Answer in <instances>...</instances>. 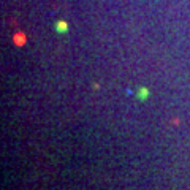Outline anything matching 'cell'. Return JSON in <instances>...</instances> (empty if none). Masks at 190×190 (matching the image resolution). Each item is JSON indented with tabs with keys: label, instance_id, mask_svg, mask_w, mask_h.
<instances>
[{
	"label": "cell",
	"instance_id": "cell-1",
	"mask_svg": "<svg viewBox=\"0 0 190 190\" xmlns=\"http://www.w3.org/2000/svg\"><path fill=\"white\" fill-rule=\"evenodd\" d=\"M55 29H57V32L64 33V32H67V29H68V25H67V22L60 21V22H57V24H55Z\"/></svg>",
	"mask_w": 190,
	"mask_h": 190
},
{
	"label": "cell",
	"instance_id": "cell-2",
	"mask_svg": "<svg viewBox=\"0 0 190 190\" xmlns=\"http://www.w3.org/2000/svg\"><path fill=\"white\" fill-rule=\"evenodd\" d=\"M139 98L141 100L147 98V89H141V91H139Z\"/></svg>",
	"mask_w": 190,
	"mask_h": 190
}]
</instances>
